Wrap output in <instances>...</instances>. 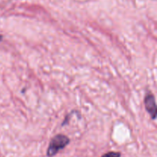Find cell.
<instances>
[{
    "label": "cell",
    "instance_id": "2",
    "mask_svg": "<svg viewBox=\"0 0 157 157\" xmlns=\"http://www.w3.org/2000/svg\"><path fill=\"white\" fill-rule=\"evenodd\" d=\"M144 105L146 110L150 113L152 119L155 120L156 118V104L155 97L152 94H148L144 98Z\"/></svg>",
    "mask_w": 157,
    "mask_h": 157
},
{
    "label": "cell",
    "instance_id": "4",
    "mask_svg": "<svg viewBox=\"0 0 157 157\" xmlns=\"http://www.w3.org/2000/svg\"><path fill=\"white\" fill-rule=\"evenodd\" d=\"M2 39V35H0V41H1Z\"/></svg>",
    "mask_w": 157,
    "mask_h": 157
},
{
    "label": "cell",
    "instance_id": "1",
    "mask_svg": "<svg viewBox=\"0 0 157 157\" xmlns=\"http://www.w3.org/2000/svg\"><path fill=\"white\" fill-rule=\"evenodd\" d=\"M69 144L70 139L67 136L63 134L56 135L51 140L46 155L48 157L55 156L60 150L65 148Z\"/></svg>",
    "mask_w": 157,
    "mask_h": 157
},
{
    "label": "cell",
    "instance_id": "3",
    "mask_svg": "<svg viewBox=\"0 0 157 157\" xmlns=\"http://www.w3.org/2000/svg\"><path fill=\"white\" fill-rule=\"evenodd\" d=\"M121 153L118 152H109V153H105L101 157H121Z\"/></svg>",
    "mask_w": 157,
    "mask_h": 157
}]
</instances>
